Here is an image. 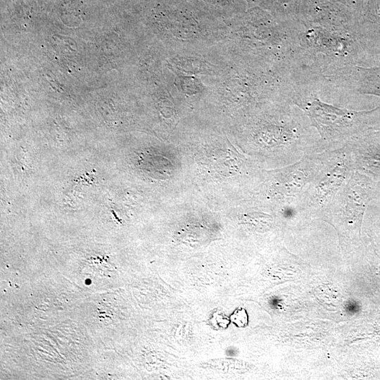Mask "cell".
<instances>
[{
    "mask_svg": "<svg viewBox=\"0 0 380 380\" xmlns=\"http://www.w3.org/2000/svg\"><path fill=\"white\" fill-rule=\"evenodd\" d=\"M354 171L380 180V132H367L348 145Z\"/></svg>",
    "mask_w": 380,
    "mask_h": 380,
    "instance_id": "5",
    "label": "cell"
},
{
    "mask_svg": "<svg viewBox=\"0 0 380 380\" xmlns=\"http://www.w3.org/2000/svg\"><path fill=\"white\" fill-rule=\"evenodd\" d=\"M376 182L354 171L337 192L322 218L336 226L345 236L360 230L367 205L374 198Z\"/></svg>",
    "mask_w": 380,
    "mask_h": 380,
    "instance_id": "3",
    "label": "cell"
},
{
    "mask_svg": "<svg viewBox=\"0 0 380 380\" xmlns=\"http://www.w3.org/2000/svg\"><path fill=\"white\" fill-rule=\"evenodd\" d=\"M319 169L297 211L322 218L331 201L354 172L347 146L319 152Z\"/></svg>",
    "mask_w": 380,
    "mask_h": 380,
    "instance_id": "2",
    "label": "cell"
},
{
    "mask_svg": "<svg viewBox=\"0 0 380 380\" xmlns=\"http://www.w3.org/2000/svg\"><path fill=\"white\" fill-rule=\"evenodd\" d=\"M308 114L320 139L318 151L343 147L380 124V109L356 111L314 99L297 104Z\"/></svg>",
    "mask_w": 380,
    "mask_h": 380,
    "instance_id": "1",
    "label": "cell"
},
{
    "mask_svg": "<svg viewBox=\"0 0 380 380\" xmlns=\"http://www.w3.org/2000/svg\"><path fill=\"white\" fill-rule=\"evenodd\" d=\"M319 166V153L314 152L305 153L298 160L274 170L265 183L267 198L280 208L297 211Z\"/></svg>",
    "mask_w": 380,
    "mask_h": 380,
    "instance_id": "4",
    "label": "cell"
},
{
    "mask_svg": "<svg viewBox=\"0 0 380 380\" xmlns=\"http://www.w3.org/2000/svg\"><path fill=\"white\" fill-rule=\"evenodd\" d=\"M200 165L215 177H231L239 172L243 161L236 151L232 149H209L200 159Z\"/></svg>",
    "mask_w": 380,
    "mask_h": 380,
    "instance_id": "6",
    "label": "cell"
}]
</instances>
